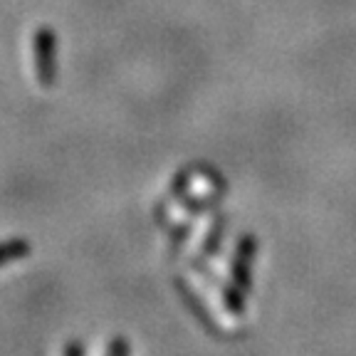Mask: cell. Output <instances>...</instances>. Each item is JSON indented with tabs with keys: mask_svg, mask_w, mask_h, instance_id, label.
I'll return each instance as SVG.
<instances>
[{
	"mask_svg": "<svg viewBox=\"0 0 356 356\" xmlns=\"http://www.w3.org/2000/svg\"><path fill=\"white\" fill-rule=\"evenodd\" d=\"M55 38L50 30H40L35 35V65H38V77L42 84H52L55 77Z\"/></svg>",
	"mask_w": 356,
	"mask_h": 356,
	"instance_id": "1",
	"label": "cell"
}]
</instances>
